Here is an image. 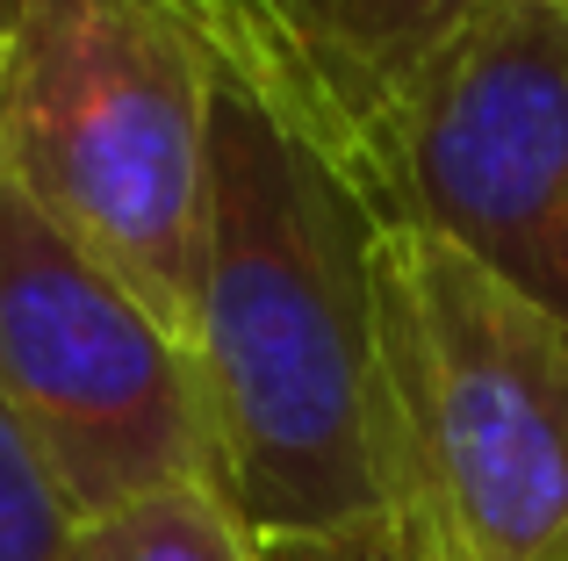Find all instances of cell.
I'll list each match as a JSON object with an SVG mask.
<instances>
[{
    "label": "cell",
    "instance_id": "30bf717a",
    "mask_svg": "<svg viewBox=\"0 0 568 561\" xmlns=\"http://www.w3.org/2000/svg\"><path fill=\"white\" fill-rule=\"evenodd\" d=\"M8 14H14V0H0V43H8Z\"/></svg>",
    "mask_w": 568,
    "mask_h": 561
},
{
    "label": "cell",
    "instance_id": "6da1fadb",
    "mask_svg": "<svg viewBox=\"0 0 568 561\" xmlns=\"http://www.w3.org/2000/svg\"><path fill=\"white\" fill-rule=\"evenodd\" d=\"M375 238L361 187L223 80L187 353L216 490L260 540L388 511Z\"/></svg>",
    "mask_w": 568,
    "mask_h": 561
},
{
    "label": "cell",
    "instance_id": "277c9868",
    "mask_svg": "<svg viewBox=\"0 0 568 561\" xmlns=\"http://www.w3.org/2000/svg\"><path fill=\"white\" fill-rule=\"evenodd\" d=\"M0 410L51 461L80 519L209 468L187 346L0 181Z\"/></svg>",
    "mask_w": 568,
    "mask_h": 561
},
{
    "label": "cell",
    "instance_id": "8fae6325",
    "mask_svg": "<svg viewBox=\"0 0 568 561\" xmlns=\"http://www.w3.org/2000/svg\"><path fill=\"white\" fill-rule=\"evenodd\" d=\"M561 561H568V554H561Z\"/></svg>",
    "mask_w": 568,
    "mask_h": 561
},
{
    "label": "cell",
    "instance_id": "8992f818",
    "mask_svg": "<svg viewBox=\"0 0 568 561\" xmlns=\"http://www.w3.org/2000/svg\"><path fill=\"white\" fill-rule=\"evenodd\" d=\"M216 72L332 173L375 187L382 144L483 0H187Z\"/></svg>",
    "mask_w": 568,
    "mask_h": 561
},
{
    "label": "cell",
    "instance_id": "ba28073f",
    "mask_svg": "<svg viewBox=\"0 0 568 561\" xmlns=\"http://www.w3.org/2000/svg\"><path fill=\"white\" fill-rule=\"evenodd\" d=\"M0 561H87L80 504L8 410H0Z\"/></svg>",
    "mask_w": 568,
    "mask_h": 561
},
{
    "label": "cell",
    "instance_id": "7a4b0ae2",
    "mask_svg": "<svg viewBox=\"0 0 568 561\" xmlns=\"http://www.w3.org/2000/svg\"><path fill=\"white\" fill-rule=\"evenodd\" d=\"M223 72L187 0H14L0 181L187 346ZM194 360V353H187Z\"/></svg>",
    "mask_w": 568,
    "mask_h": 561
},
{
    "label": "cell",
    "instance_id": "52a82bcc",
    "mask_svg": "<svg viewBox=\"0 0 568 561\" xmlns=\"http://www.w3.org/2000/svg\"><path fill=\"white\" fill-rule=\"evenodd\" d=\"M87 561H266L260 533L209 476L87 519Z\"/></svg>",
    "mask_w": 568,
    "mask_h": 561
},
{
    "label": "cell",
    "instance_id": "3957f363",
    "mask_svg": "<svg viewBox=\"0 0 568 561\" xmlns=\"http://www.w3.org/2000/svg\"><path fill=\"white\" fill-rule=\"evenodd\" d=\"M388 511L432 561L568 554V324L432 231L375 238Z\"/></svg>",
    "mask_w": 568,
    "mask_h": 561
},
{
    "label": "cell",
    "instance_id": "5b68a950",
    "mask_svg": "<svg viewBox=\"0 0 568 561\" xmlns=\"http://www.w3.org/2000/svg\"><path fill=\"white\" fill-rule=\"evenodd\" d=\"M367 210L568 324V0H483L403 101Z\"/></svg>",
    "mask_w": 568,
    "mask_h": 561
},
{
    "label": "cell",
    "instance_id": "9c48e42d",
    "mask_svg": "<svg viewBox=\"0 0 568 561\" xmlns=\"http://www.w3.org/2000/svg\"><path fill=\"white\" fill-rule=\"evenodd\" d=\"M260 554L266 561H432L425 540L396 511H375V519H353V526H324V533H266Z\"/></svg>",
    "mask_w": 568,
    "mask_h": 561
}]
</instances>
